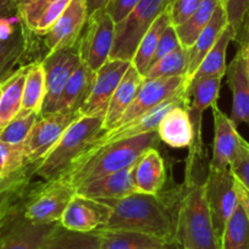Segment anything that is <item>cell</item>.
<instances>
[{"label":"cell","mask_w":249,"mask_h":249,"mask_svg":"<svg viewBox=\"0 0 249 249\" xmlns=\"http://www.w3.org/2000/svg\"><path fill=\"white\" fill-rule=\"evenodd\" d=\"M227 83L232 92V111L230 119L236 126L244 122L249 124V78L247 73L244 53L238 48L226 69Z\"/></svg>","instance_id":"ffe728a7"},{"label":"cell","mask_w":249,"mask_h":249,"mask_svg":"<svg viewBox=\"0 0 249 249\" xmlns=\"http://www.w3.org/2000/svg\"><path fill=\"white\" fill-rule=\"evenodd\" d=\"M190 102L191 95L188 94L186 90L179 93V94L174 95L172 98L165 100L164 103H161V104L158 105L157 107H154L152 111L142 115V116L138 117V119L133 120V121L128 122V124H122V126H117V127L112 128V130L110 131H107V132H103L102 135H99L95 138L94 142H93L78 158L83 157V155L88 154V153L93 152V150L98 149V148L103 147V145L109 144V143H114L122 140H128V138L137 137V136L144 135V133L152 132V131H157L161 119L172 109V107Z\"/></svg>","instance_id":"7c38bea8"},{"label":"cell","mask_w":249,"mask_h":249,"mask_svg":"<svg viewBox=\"0 0 249 249\" xmlns=\"http://www.w3.org/2000/svg\"><path fill=\"white\" fill-rule=\"evenodd\" d=\"M222 77L203 78L198 82L193 83L187 89V93L193 97L192 102L188 104V115H190L191 124L193 130V141L188 148V157L186 161V174H184V183H190L193 179V170L198 159H203V137L202 124L203 112L217 104L220 88H221Z\"/></svg>","instance_id":"52a82bcc"},{"label":"cell","mask_w":249,"mask_h":249,"mask_svg":"<svg viewBox=\"0 0 249 249\" xmlns=\"http://www.w3.org/2000/svg\"><path fill=\"white\" fill-rule=\"evenodd\" d=\"M80 64L77 45L71 49L57 50L45 55L42 61L45 73V97L39 116L56 112L62 90Z\"/></svg>","instance_id":"9c48e42d"},{"label":"cell","mask_w":249,"mask_h":249,"mask_svg":"<svg viewBox=\"0 0 249 249\" xmlns=\"http://www.w3.org/2000/svg\"><path fill=\"white\" fill-rule=\"evenodd\" d=\"M159 141L158 131H152L137 137L103 145L78 158L61 178L77 188L81 184L132 166L148 149L157 148Z\"/></svg>","instance_id":"7a4b0ae2"},{"label":"cell","mask_w":249,"mask_h":249,"mask_svg":"<svg viewBox=\"0 0 249 249\" xmlns=\"http://www.w3.org/2000/svg\"><path fill=\"white\" fill-rule=\"evenodd\" d=\"M100 234L99 249H171L170 244L157 237L120 230H97Z\"/></svg>","instance_id":"83f0119b"},{"label":"cell","mask_w":249,"mask_h":249,"mask_svg":"<svg viewBox=\"0 0 249 249\" xmlns=\"http://www.w3.org/2000/svg\"><path fill=\"white\" fill-rule=\"evenodd\" d=\"M103 117L80 116L56 144L36 164L33 174L44 181L61 178L75 160L103 133Z\"/></svg>","instance_id":"277c9868"},{"label":"cell","mask_w":249,"mask_h":249,"mask_svg":"<svg viewBox=\"0 0 249 249\" xmlns=\"http://www.w3.org/2000/svg\"><path fill=\"white\" fill-rule=\"evenodd\" d=\"M102 237L98 232L68 231L60 227L40 249H99Z\"/></svg>","instance_id":"e575fe53"},{"label":"cell","mask_w":249,"mask_h":249,"mask_svg":"<svg viewBox=\"0 0 249 249\" xmlns=\"http://www.w3.org/2000/svg\"><path fill=\"white\" fill-rule=\"evenodd\" d=\"M80 116V112L56 111L38 117L23 143L28 165L40 161Z\"/></svg>","instance_id":"8fae6325"},{"label":"cell","mask_w":249,"mask_h":249,"mask_svg":"<svg viewBox=\"0 0 249 249\" xmlns=\"http://www.w3.org/2000/svg\"><path fill=\"white\" fill-rule=\"evenodd\" d=\"M229 25L230 22L226 10V1L222 0L221 3L217 5L209 23L200 32V35L196 39L195 44L190 49V65H188V73H187V83H188V80L192 77L193 73L196 72L198 66L200 65V62L203 61L208 52L214 47L219 37Z\"/></svg>","instance_id":"d4e9b609"},{"label":"cell","mask_w":249,"mask_h":249,"mask_svg":"<svg viewBox=\"0 0 249 249\" xmlns=\"http://www.w3.org/2000/svg\"><path fill=\"white\" fill-rule=\"evenodd\" d=\"M132 166L115 174L100 177L76 188V193L90 199L107 202L117 200L136 193L132 181Z\"/></svg>","instance_id":"44dd1931"},{"label":"cell","mask_w":249,"mask_h":249,"mask_svg":"<svg viewBox=\"0 0 249 249\" xmlns=\"http://www.w3.org/2000/svg\"><path fill=\"white\" fill-rule=\"evenodd\" d=\"M14 193H6L0 197V237L3 234L9 220L15 214V207L13 205Z\"/></svg>","instance_id":"bcb514c9"},{"label":"cell","mask_w":249,"mask_h":249,"mask_svg":"<svg viewBox=\"0 0 249 249\" xmlns=\"http://www.w3.org/2000/svg\"><path fill=\"white\" fill-rule=\"evenodd\" d=\"M170 25L169 14H167L166 9H164L161 14L158 16L157 20L154 21L149 30L147 31L143 38L141 39L140 44H138L137 50H136L135 55L132 57V64L136 68V70L144 76L147 70L149 69L150 62H152L153 55H154L155 49H157L158 42L160 39V36L162 35L165 28Z\"/></svg>","instance_id":"f546056e"},{"label":"cell","mask_w":249,"mask_h":249,"mask_svg":"<svg viewBox=\"0 0 249 249\" xmlns=\"http://www.w3.org/2000/svg\"><path fill=\"white\" fill-rule=\"evenodd\" d=\"M94 80V71L81 62L62 90L56 111L80 112L92 90Z\"/></svg>","instance_id":"484cf974"},{"label":"cell","mask_w":249,"mask_h":249,"mask_svg":"<svg viewBox=\"0 0 249 249\" xmlns=\"http://www.w3.org/2000/svg\"><path fill=\"white\" fill-rule=\"evenodd\" d=\"M131 65V61L120 59H109L95 72L94 85L87 100L80 109L81 116L103 117L115 89Z\"/></svg>","instance_id":"9a60e30c"},{"label":"cell","mask_w":249,"mask_h":249,"mask_svg":"<svg viewBox=\"0 0 249 249\" xmlns=\"http://www.w3.org/2000/svg\"><path fill=\"white\" fill-rule=\"evenodd\" d=\"M89 13L86 0H71L52 30L44 36L48 53L71 49L77 45L86 27Z\"/></svg>","instance_id":"2e32d148"},{"label":"cell","mask_w":249,"mask_h":249,"mask_svg":"<svg viewBox=\"0 0 249 249\" xmlns=\"http://www.w3.org/2000/svg\"><path fill=\"white\" fill-rule=\"evenodd\" d=\"M60 227V222L37 224L23 215L18 219L11 216L0 237V249H40Z\"/></svg>","instance_id":"ac0fdd59"},{"label":"cell","mask_w":249,"mask_h":249,"mask_svg":"<svg viewBox=\"0 0 249 249\" xmlns=\"http://www.w3.org/2000/svg\"><path fill=\"white\" fill-rule=\"evenodd\" d=\"M179 45L181 44H179V39H178V36H177L176 28L170 23V25L164 30L162 35L160 36V39L159 42H158L154 55H153L150 66L154 65L155 62L159 61V60L162 59L164 56H166V55L171 54L172 52H175Z\"/></svg>","instance_id":"b9f144b4"},{"label":"cell","mask_w":249,"mask_h":249,"mask_svg":"<svg viewBox=\"0 0 249 249\" xmlns=\"http://www.w3.org/2000/svg\"><path fill=\"white\" fill-rule=\"evenodd\" d=\"M26 73H27V66L20 68L10 77L1 82L3 93L0 98V132L20 112Z\"/></svg>","instance_id":"f1b7e54d"},{"label":"cell","mask_w":249,"mask_h":249,"mask_svg":"<svg viewBox=\"0 0 249 249\" xmlns=\"http://www.w3.org/2000/svg\"><path fill=\"white\" fill-rule=\"evenodd\" d=\"M234 190H236L237 197H238V202L243 207L247 217L249 220V191L236 178H234Z\"/></svg>","instance_id":"c3c4849f"},{"label":"cell","mask_w":249,"mask_h":249,"mask_svg":"<svg viewBox=\"0 0 249 249\" xmlns=\"http://www.w3.org/2000/svg\"><path fill=\"white\" fill-rule=\"evenodd\" d=\"M166 3L167 0H141L121 22L116 23L110 59L132 61L141 39L164 11Z\"/></svg>","instance_id":"5b68a950"},{"label":"cell","mask_w":249,"mask_h":249,"mask_svg":"<svg viewBox=\"0 0 249 249\" xmlns=\"http://www.w3.org/2000/svg\"><path fill=\"white\" fill-rule=\"evenodd\" d=\"M220 249H249V220L241 203L225 226Z\"/></svg>","instance_id":"836d02e7"},{"label":"cell","mask_w":249,"mask_h":249,"mask_svg":"<svg viewBox=\"0 0 249 249\" xmlns=\"http://www.w3.org/2000/svg\"><path fill=\"white\" fill-rule=\"evenodd\" d=\"M222 0H204L199 8L196 10V13L186 22L182 23L178 27H175L181 47L186 48V49L192 48L198 36L209 23L210 18H213L217 5Z\"/></svg>","instance_id":"1f68e13d"},{"label":"cell","mask_w":249,"mask_h":249,"mask_svg":"<svg viewBox=\"0 0 249 249\" xmlns=\"http://www.w3.org/2000/svg\"><path fill=\"white\" fill-rule=\"evenodd\" d=\"M187 92V77L186 76H175V77L155 78L143 82L142 87L138 90L135 100L128 107V109L122 115L121 120L117 122V126H122L133 120L138 119L142 115L152 111L154 107L170 99L174 95ZM114 127V128H115Z\"/></svg>","instance_id":"4fadbf2b"},{"label":"cell","mask_w":249,"mask_h":249,"mask_svg":"<svg viewBox=\"0 0 249 249\" xmlns=\"http://www.w3.org/2000/svg\"><path fill=\"white\" fill-rule=\"evenodd\" d=\"M175 243L183 249H220L205 196L204 183L193 179L177 193Z\"/></svg>","instance_id":"3957f363"},{"label":"cell","mask_w":249,"mask_h":249,"mask_svg":"<svg viewBox=\"0 0 249 249\" xmlns=\"http://www.w3.org/2000/svg\"><path fill=\"white\" fill-rule=\"evenodd\" d=\"M18 15V0H0V18Z\"/></svg>","instance_id":"681fc988"},{"label":"cell","mask_w":249,"mask_h":249,"mask_svg":"<svg viewBox=\"0 0 249 249\" xmlns=\"http://www.w3.org/2000/svg\"><path fill=\"white\" fill-rule=\"evenodd\" d=\"M111 214L99 230H120L149 234L170 246L175 243V213L164 196L133 193L117 200H107Z\"/></svg>","instance_id":"6da1fadb"},{"label":"cell","mask_w":249,"mask_h":249,"mask_svg":"<svg viewBox=\"0 0 249 249\" xmlns=\"http://www.w3.org/2000/svg\"><path fill=\"white\" fill-rule=\"evenodd\" d=\"M190 65V49L179 45L175 52L166 55L154 65L150 66L144 73V80H155V78L175 77V76H186L188 73Z\"/></svg>","instance_id":"d6a6232c"},{"label":"cell","mask_w":249,"mask_h":249,"mask_svg":"<svg viewBox=\"0 0 249 249\" xmlns=\"http://www.w3.org/2000/svg\"><path fill=\"white\" fill-rule=\"evenodd\" d=\"M30 35L18 15L0 18V82L18 70L16 66L30 48Z\"/></svg>","instance_id":"5bb4252c"},{"label":"cell","mask_w":249,"mask_h":249,"mask_svg":"<svg viewBox=\"0 0 249 249\" xmlns=\"http://www.w3.org/2000/svg\"><path fill=\"white\" fill-rule=\"evenodd\" d=\"M71 0H56L44 13L42 14V16L39 18V20L37 21V23L33 27L32 33L37 36H45L50 30H52L53 26L56 23V21L59 20L60 16L62 15V13L66 10V8L69 6Z\"/></svg>","instance_id":"60d3db41"},{"label":"cell","mask_w":249,"mask_h":249,"mask_svg":"<svg viewBox=\"0 0 249 249\" xmlns=\"http://www.w3.org/2000/svg\"><path fill=\"white\" fill-rule=\"evenodd\" d=\"M234 31L231 26H227L226 30L222 32L217 42L215 43L214 47L208 52L200 65L193 73L192 77L188 80L187 83V89L192 86L193 83L203 80V78L209 77H224L226 75V52L227 47L232 40H234Z\"/></svg>","instance_id":"4316f807"},{"label":"cell","mask_w":249,"mask_h":249,"mask_svg":"<svg viewBox=\"0 0 249 249\" xmlns=\"http://www.w3.org/2000/svg\"><path fill=\"white\" fill-rule=\"evenodd\" d=\"M225 1H226V10L230 26L233 28L234 35H237L244 15H246L247 10L249 9V0H225Z\"/></svg>","instance_id":"ee69618b"},{"label":"cell","mask_w":249,"mask_h":249,"mask_svg":"<svg viewBox=\"0 0 249 249\" xmlns=\"http://www.w3.org/2000/svg\"><path fill=\"white\" fill-rule=\"evenodd\" d=\"M204 186L213 226L220 242L225 226L239 203L234 190V177L230 169L225 171L209 170Z\"/></svg>","instance_id":"30bf717a"},{"label":"cell","mask_w":249,"mask_h":249,"mask_svg":"<svg viewBox=\"0 0 249 249\" xmlns=\"http://www.w3.org/2000/svg\"><path fill=\"white\" fill-rule=\"evenodd\" d=\"M28 166L22 144H8L0 142V178L22 171Z\"/></svg>","instance_id":"8d00e7d4"},{"label":"cell","mask_w":249,"mask_h":249,"mask_svg":"<svg viewBox=\"0 0 249 249\" xmlns=\"http://www.w3.org/2000/svg\"><path fill=\"white\" fill-rule=\"evenodd\" d=\"M87 1L88 6V13L93 14L97 10H100V9H104V6L109 3L110 0H86Z\"/></svg>","instance_id":"f907efd6"},{"label":"cell","mask_w":249,"mask_h":249,"mask_svg":"<svg viewBox=\"0 0 249 249\" xmlns=\"http://www.w3.org/2000/svg\"><path fill=\"white\" fill-rule=\"evenodd\" d=\"M141 0H110L104 6V10L109 14L115 25L121 22L133 9L137 6Z\"/></svg>","instance_id":"7bdbcfd3"},{"label":"cell","mask_w":249,"mask_h":249,"mask_svg":"<svg viewBox=\"0 0 249 249\" xmlns=\"http://www.w3.org/2000/svg\"><path fill=\"white\" fill-rule=\"evenodd\" d=\"M45 97V73L42 62H33L27 66L23 87L21 114H40Z\"/></svg>","instance_id":"4dcf8cb0"},{"label":"cell","mask_w":249,"mask_h":249,"mask_svg":"<svg viewBox=\"0 0 249 249\" xmlns=\"http://www.w3.org/2000/svg\"><path fill=\"white\" fill-rule=\"evenodd\" d=\"M76 195V188L62 178L45 181L26 198L22 215L37 224L60 222L70 200Z\"/></svg>","instance_id":"8992f818"},{"label":"cell","mask_w":249,"mask_h":249,"mask_svg":"<svg viewBox=\"0 0 249 249\" xmlns=\"http://www.w3.org/2000/svg\"><path fill=\"white\" fill-rule=\"evenodd\" d=\"M38 117H39V114L37 112H31V114L18 112L0 132V142L8 143V144L25 143L26 138L30 135Z\"/></svg>","instance_id":"d590c367"},{"label":"cell","mask_w":249,"mask_h":249,"mask_svg":"<svg viewBox=\"0 0 249 249\" xmlns=\"http://www.w3.org/2000/svg\"><path fill=\"white\" fill-rule=\"evenodd\" d=\"M165 162L157 148L148 149L132 167V181L136 193L159 195L165 184Z\"/></svg>","instance_id":"7402d4cb"},{"label":"cell","mask_w":249,"mask_h":249,"mask_svg":"<svg viewBox=\"0 0 249 249\" xmlns=\"http://www.w3.org/2000/svg\"><path fill=\"white\" fill-rule=\"evenodd\" d=\"M114 36L115 22L104 9L90 14L77 43L81 62L97 72L110 59Z\"/></svg>","instance_id":"ba28073f"},{"label":"cell","mask_w":249,"mask_h":249,"mask_svg":"<svg viewBox=\"0 0 249 249\" xmlns=\"http://www.w3.org/2000/svg\"><path fill=\"white\" fill-rule=\"evenodd\" d=\"M233 42H236L238 44V48H243L246 45H249V9L247 10L246 15H244L243 21L241 23V27H239Z\"/></svg>","instance_id":"7dc6e473"},{"label":"cell","mask_w":249,"mask_h":249,"mask_svg":"<svg viewBox=\"0 0 249 249\" xmlns=\"http://www.w3.org/2000/svg\"><path fill=\"white\" fill-rule=\"evenodd\" d=\"M204 0H167L166 9L169 14L170 23L174 27H178L186 22L196 13Z\"/></svg>","instance_id":"74e56055"},{"label":"cell","mask_w":249,"mask_h":249,"mask_svg":"<svg viewBox=\"0 0 249 249\" xmlns=\"http://www.w3.org/2000/svg\"><path fill=\"white\" fill-rule=\"evenodd\" d=\"M188 104L172 107L161 119L158 126V135L161 142L171 148H190L193 141V130L188 115Z\"/></svg>","instance_id":"cb8c5ba5"},{"label":"cell","mask_w":249,"mask_h":249,"mask_svg":"<svg viewBox=\"0 0 249 249\" xmlns=\"http://www.w3.org/2000/svg\"><path fill=\"white\" fill-rule=\"evenodd\" d=\"M56 0H18V18L32 32L42 14Z\"/></svg>","instance_id":"f35d334b"},{"label":"cell","mask_w":249,"mask_h":249,"mask_svg":"<svg viewBox=\"0 0 249 249\" xmlns=\"http://www.w3.org/2000/svg\"><path fill=\"white\" fill-rule=\"evenodd\" d=\"M244 53V59H246V65H247V73H248L249 78V45H246V47L241 48Z\"/></svg>","instance_id":"816d5d0a"},{"label":"cell","mask_w":249,"mask_h":249,"mask_svg":"<svg viewBox=\"0 0 249 249\" xmlns=\"http://www.w3.org/2000/svg\"><path fill=\"white\" fill-rule=\"evenodd\" d=\"M213 116H214V150L213 159L209 165V170L225 171L230 169V162L233 159L239 144V133L237 126L217 104L213 105Z\"/></svg>","instance_id":"d6986e66"},{"label":"cell","mask_w":249,"mask_h":249,"mask_svg":"<svg viewBox=\"0 0 249 249\" xmlns=\"http://www.w3.org/2000/svg\"><path fill=\"white\" fill-rule=\"evenodd\" d=\"M230 170L234 178L249 191V143L244 138H239L237 152L230 162Z\"/></svg>","instance_id":"ab89813d"},{"label":"cell","mask_w":249,"mask_h":249,"mask_svg":"<svg viewBox=\"0 0 249 249\" xmlns=\"http://www.w3.org/2000/svg\"><path fill=\"white\" fill-rule=\"evenodd\" d=\"M111 208L104 202L76 193L62 213L60 225L68 231L88 233L102 229L109 220Z\"/></svg>","instance_id":"e0dca14e"},{"label":"cell","mask_w":249,"mask_h":249,"mask_svg":"<svg viewBox=\"0 0 249 249\" xmlns=\"http://www.w3.org/2000/svg\"><path fill=\"white\" fill-rule=\"evenodd\" d=\"M26 182H27V177H26L25 170L9 177L0 178V197L6 193H16L25 186Z\"/></svg>","instance_id":"f6af8a7d"},{"label":"cell","mask_w":249,"mask_h":249,"mask_svg":"<svg viewBox=\"0 0 249 249\" xmlns=\"http://www.w3.org/2000/svg\"><path fill=\"white\" fill-rule=\"evenodd\" d=\"M143 82H144V77L131 64L128 70L122 77L121 82L115 89L109 105H107V112H105L104 120H103V132L112 130L116 126L124 111L135 100Z\"/></svg>","instance_id":"603a6c76"},{"label":"cell","mask_w":249,"mask_h":249,"mask_svg":"<svg viewBox=\"0 0 249 249\" xmlns=\"http://www.w3.org/2000/svg\"><path fill=\"white\" fill-rule=\"evenodd\" d=\"M1 93H3V87H1V82H0V98H1Z\"/></svg>","instance_id":"f5cc1de1"}]
</instances>
